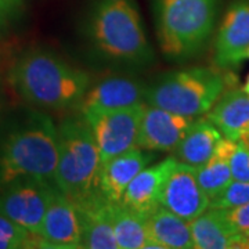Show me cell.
Returning <instances> with one entry per match:
<instances>
[{
	"instance_id": "obj_1",
	"label": "cell",
	"mask_w": 249,
	"mask_h": 249,
	"mask_svg": "<svg viewBox=\"0 0 249 249\" xmlns=\"http://www.w3.org/2000/svg\"><path fill=\"white\" fill-rule=\"evenodd\" d=\"M9 80L27 103L52 111L79 108L90 88L86 72L42 50L19 55L10 68Z\"/></svg>"
},
{
	"instance_id": "obj_2",
	"label": "cell",
	"mask_w": 249,
	"mask_h": 249,
	"mask_svg": "<svg viewBox=\"0 0 249 249\" xmlns=\"http://www.w3.org/2000/svg\"><path fill=\"white\" fill-rule=\"evenodd\" d=\"M85 31L96 53L108 61L142 67L154 60L136 0H94Z\"/></svg>"
},
{
	"instance_id": "obj_3",
	"label": "cell",
	"mask_w": 249,
	"mask_h": 249,
	"mask_svg": "<svg viewBox=\"0 0 249 249\" xmlns=\"http://www.w3.org/2000/svg\"><path fill=\"white\" fill-rule=\"evenodd\" d=\"M57 157V126L43 112H31L0 142V186L17 178L54 183Z\"/></svg>"
},
{
	"instance_id": "obj_4",
	"label": "cell",
	"mask_w": 249,
	"mask_h": 249,
	"mask_svg": "<svg viewBox=\"0 0 249 249\" xmlns=\"http://www.w3.org/2000/svg\"><path fill=\"white\" fill-rule=\"evenodd\" d=\"M220 0H152L160 50L172 61L199 53L212 35Z\"/></svg>"
},
{
	"instance_id": "obj_5",
	"label": "cell",
	"mask_w": 249,
	"mask_h": 249,
	"mask_svg": "<svg viewBox=\"0 0 249 249\" xmlns=\"http://www.w3.org/2000/svg\"><path fill=\"white\" fill-rule=\"evenodd\" d=\"M57 130L58 157L54 184L62 194L76 201L97 190V144L82 116L65 118Z\"/></svg>"
},
{
	"instance_id": "obj_6",
	"label": "cell",
	"mask_w": 249,
	"mask_h": 249,
	"mask_svg": "<svg viewBox=\"0 0 249 249\" xmlns=\"http://www.w3.org/2000/svg\"><path fill=\"white\" fill-rule=\"evenodd\" d=\"M227 80L214 68H190L170 72L147 88L145 103L178 115L206 114L226 89Z\"/></svg>"
},
{
	"instance_id": "obj_7",
	"label": "cell",
	"mask_w": 249,
	"mask_h": 249,
	"mask_svg": "<svg viewBox=\"0 0 249 249\" xmlns=\"http://www.w3.org/2000/svg\"><path fill=\"white\" fill-rule=\"evenodd\" d=\"M55 190L57 187L52 181L36 178L13 180L0 186V214L39 235Z\"/></svg>"
},
{
	"instance_id": "obj_8",
	"label": "cell",
	"mask_w": 249,
	"mask_h": 249,
	"mask_svg": "<svg viewBox=\"0 0 249 249\" xmlns=\"http://www.w3.org/2000/svg\"><path fill=\"white\" fill-rule=\"evenodd\" d=\"M145 103L82 116L97 144L100 165L136 145Z\"/></svg>"
},
{
	"instance_id": "obj_9",
	"label": "cell",
	"mask_w": 249,
	"mask_h": 249,
	"mask_svg": "<svg viewBox=\"0 0 249 249\" xmlns=\"http://www.w3.org/2000/svg\"><path fill=\"white\" fill-rule=\"evenodd\" d=\"M249 47V0H232L214 39L213 61L217 70L238 68Z\"/></svg>"
},
{
	"instance_id": "obj_10",
	"label": "cell",
	"mask_w": 249,
	"mask_h": 249,
	"mask_svg": "<svg viewBox=\"0 0 249 249\" xmlns=\"http://www.w3.org/2000/svg\"><path fill=\"white\" fill-rule=\"evenodd\" d=\"M206 196L196 178V168L178 162L170 170L162 187L160 205L187 222L198 217L209 208Z\"/></svg>"
},
{
	"instance_id": "obj_11",
	"label": "cell",
	"mask_w": 249,
	"mask_h": 249,
	"mask_svg": "<svg viewBox=\"0 0 249 249\" xmlns=\"http://www.w3.org/2000/svg\"><path fill=\"white\" fill-rule=\"evenodd\" d=\"M194 119L145 103L136 145L151 152L175 151Z\"/></svg>"
},
{
	"instance_id": "obj_12",
	"label": "cell",
	"mask_w": 249,
	"mask_h": 249,
	"mask_svg": "<svg viewBox=\"0 0 249 249\" xmlns=\"http://www.w3.org/2000/svg\"><path fill=\"white\" fill-rule=\"evenodd\" d=\"M45 247L62 249L80 248L79 213L71 198L62 194L57 188L52 202L47 206L40 232Z\"/></svg>"
},
{
	"instance_id": "obj_13",
	"label": "cell",
	"mask_w": 249,
	"mask_h": 249,
	"mask_svg": "<svg viewBox=\"0 0 249 249\" xmlns=\"http://www.w3.org/2000/svg\"><path fill=\"white\" fill-rule=\"evenodd\" d=\"M155 160V152L134 145L100 165L97 190L109 202H119L130 181Z\"/></svg>"
},
{
	"instance_id": "obj_14",
	"label": "cell",
	"mask_w": 249,
	"mask_h": 249,
	"mask_svg": "<svg viewBox=\"0 0 249 249\" xmlns=\"http://www.w3.org/2000/svg\"><path fill=\"white\" fill-rule=\"evenodd\" d=\"M147 86L130 78L112 76L89 88L80 103V116L132 107L145 100Z\"/></svg>"
},
{
	"instance_id": "obj_15",
	"label": "cell",
	"mask_w": 249,
	"mask_h": 249,
	"mask_svg": "<svg viewBox=\"0 0 249 249\" xmlns=\"http://www.w3.org/2000/svg\"><path fill=\"white\" fill-rule=\"evenodd\" d=\"M73 202L79 213L80 248L119 249L111 223V202L101 196L98 190Z\"/></svg>"
},
{
	"instance_id": "obj_16",
	"label": "cell",
	"mask_w": 249,
	"mask_h": 249,
	"mask_svg": "<svg viewBox=\"0 0 249 249\" xmlns=\"http://www.w3.org/2000/svg\"><path fill=\"white\" fill-rule=\"evenodd\" d=\"M176 163L178 160L175 157H169L158 162L157 165H148L144 168L142 172H139V175H136V178L124 190L121 202L134 212L147 217L160 206L162 187Z\"/></svg>"
},
{
	"instance_id": "obj_17",
	"label": "cell",
	"mask_w": 249,
	"mask_h": 249,
	"mask_svg": "<svg viewBox=\"0 0 249 249\" xmlns=\"http://www.w3.org/2000/svg\"><path fill=\"white\" fill-rule=\"evenodd\" d=\"M147 242L144 249H193L190 223L158 206L145 217Z\"/></svg>"
},
{
	"instance_id": "obj_18",
	"label": "cell",
	"mask_w": 249,
	"mask_h": 249,
	"mask_svg": "<svg viewBox=\"0 0 249 249\" xmlns=\"http://www.w3.org/2000/svg\"><path fill=\"white\" fill-rule=\"evenodd\" d=\"M205 118L224 137L237 142L240 137L249 134V96L242 89L223 91Z\"/></svg>"
},
{
	"instance_id": "obj_19",
	"label": "cell",
	"mask_w": 249,
	"mask_h": 249,
	"mask_svg": "<svg viewBox=\"0 0 249 249\" xmlns=\"http://www.w3.org/2000/svg\"><path fill=\"white\" fill-rule=\"evenodd\" d=\"M223 139L220 130L209 119H194L175 148V158L193 168L202 166Z\"/></svg>"
},
{
	"instance_id": "obj_20",
	"label": "cell",
	"mask_w": 249,
	"mask_h": 249,
	"mask_svg": "<svg viewBox=\"0 0 249 249\" xmlns=\"http://www.w3.org/2000/svg\"><path fill=\"white\" fill-rule=\"evenodd\" d=\"M188 223L194 249H232L237 232L223 216L222 209L208 208Z\"/></svg>"
},
{
	"instance_id": "obj_21",
	"label": "cell",
	"mask_w": 249,
	"mask_h": 249,
	"mask_svg": "<svg viewBox=\"0 0 249 249\" xmlns=\"http://www.w3.org/2000/svg\"><path fill=\"white\" fill-rule=\"evenodd\" d=\"M234 140L227 137L217 142L213 154L202 166L196 168V178L206 196L213 198L232 181L231 155L235 150Z\"/></svg>"
},
{
	"instance_id": "obj_22",
	"label": "cell",
	"mask_w": 249,
	"mask_h": 249,
	"mask_svg": "<svg viewBox=\"0 0 249 249\" xmlns=\"http://www.w3.org/2000/svg\"><path fill=\"white\" fill-rule=\"evenodd\" d=\"M111 223L119 249H144L147 242L145 217L124 206L121 201L111 202Z\"/></svg>"
},
{
	"instance_id": "obj_23",
	"label": "cell",
	"mask_w": 249,
	"mask_h": 249,
	"mask_svg": "<svg viewBox=\"0 0 249 249\" xmlns=\"http://www.w3.org/2000/svg\"><path fill=\"white\" fill-rule=\"evenodd\" d=\"M43 241L39 235L0 214V249H21L42 247Z\"/></svg>"
},
{
	"instance_id": "obj_24",
	"label": "cell",
	"mask_w": 249,
	"mask_h": 249,
	"mask_svg": "<svg viewBox=\"0 0 249 249\" xmlns=\"http://www.w3.org/2000/svg\"><path fill=\"white\" fill-rule=\"evenodd\" d=\"M249 202V181L232 180L222 191L211 198L209 208L226 209Z\"/></svg>"
},
{
	"instance_id": "obj_25",
	"label": "cell",
	"mask_w": 249,
	"mask_h": 249,
	"mask_svg": "<svg viewBox=\"0 0 249 249\" xmlns=\"http://www.w3.org/2000/svg\"><path fill=\"white\" fill-rule=\"evenodd\" d=\"M223 216L237 234L249 232V202L222 209Z\"/></svg>"
},
{
	"instance_id": "obj_26",
	"label": "cell",
	"mask_w": 249,
	"mask_h": 249,
	"mask_svg": "<svg viewBox=\"0 0 249 249\" xmlns=\"http://www.w3.org/2000/svg\"><path fill=\"white\" fill-rule=\"evenodd\" d=\"M231 175L232 180L249 181V150L235 144V150L231 155Z\"/></svg>"
},
{
	"instance_id": "obj_27",
	"label": "cell",
	"mask_w": 249,
	"mask_h": 249,
	"mask_svg": "<svg viewBox=\"0 0 249 249\" xmlns=\"http://www.w3.org/2000/svg\"><path fill=\"white\" fill-rule=\"evenodd\" d=\"M25 0H0V28H4L17 17Z\"/></svg>"
},
{
	"instance_id": "obj_28",
	"label": "cell",
	"mask_w": 249,
	"mask_h": 249,
	"mask_svg": "<svg viewBox=\"0 0 249 249\" xmlns=\"http://www.w3.org/2000/svg\"><path fill=\"white\" fill-rule=\"evenodd\" d=\"M232 249H249V232L237 234L232 244Z\"/></svg>"
},
{
	"instance_id": "obj_29",
	"label": "cell",
	"mask_w": 249,
	"mask_h": 249,
	"mask_svg": "<svg viewBox=\"0 0 249 249\" xmlns=\"http://www.w3.org/2000/svg\"><path fill=\"white\" fill-rule=\"evenodd\" d=\"M242 90H244V91H245V93L249 96V75L247 76V80H245V83H244V88H242Z\"/></svg>"
},
{
	"instance_id": "obj_30",
	"label": "cell",
	"mask_w": 249,
	"mask_h": 249,
	"mask_svg": "<svg viewBox=\"0 0 249 249\" xmlns=\"http://www.w3.org/2000/svg\"><path fill=\"white\" fill-rule=\"evenodd\" d=\"M247 58H249V47H248V52H247Z\"/></svg>"
},
{
	"instance_id": "obj_31",
	"label": "cell",
	"mask_w": 249,
	"mask_h": 249,
	"mask_svg": "<svg viewBox=\"0 0 249 249\" xmlns=\"http://www.w3.org/2000/svg\"><path fill=\"white\" fill-rule=\"evenodd\" d=\"M0 112H1V106H0Z\"/></svg>"
}]
</instances>
